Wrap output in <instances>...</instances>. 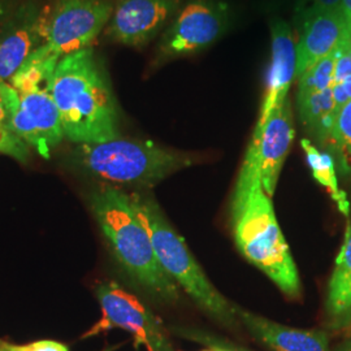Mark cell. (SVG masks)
I'll return each mask as SVG.
<instances>
[{"instance_id":"7402d4cb","label":"cell","mask_w":351,"mask_h":351,"mask_svg":"<svg viewBox=\"0 0 351 351\" xmlns=\"http://www.w3.org/2000/svg\"><path fill=\"white\" fill-rule=\"evenodd\" d=\"M20 106V95L14 88L0 82V137L11 136L13 132V119Z\"/></svg>"},{"instance_id":"603a6c76","label":"cell","mask_w":351,"mask_h":351,"mask_svg":"<svg viewBox=\"0 0 351 351\" xmlns=\"http://www.w3.org/2000/svg\"><path fill=\"white\" fill-rule=\"evenodd\" d=\"M342 0H297L295 4V20L298 25L307 17L316 13L341 11Z\"/></svg>"},{"instance_id":"8fae6325","label":"cell","mask_w":351,"mask_h":351,"mask_svg":"<svg viewBox=\"0 0 351 351\" xmlns=\"http://www.w3.org/2000/svg\"><path fill=\"white\" fill-rule=\"evenodd\" d=\"M180 4L181 0H117L106 34L116 43L142 47L160 33Z\"/></svg>"},{"instance_id":"83f0119b","label":"cell","mask_w":351,"mask_h":351,"mask_svg":"<svg viewBox=\"0 0 351 351\" xmlns=\"http://www.w3.org/2000/svg\"><path fill=\"white\" fill-rule=\"evenodd\" d=\"M335 351H351V339L341 342Z\"/></svg>"},{"instance_id":"4316f807","label":"cell","mask_w":351,"mask_h":351,"mask_svg":"<svg viewBox=\"0 0 351 351\" xmlns=\"http://www.w3.org/2000/svg\"><path fill=\"white\" fill-rule=\"evenodd\" d=\"M341 11L343 13V17L346 20V25H348L351 37V0H342Z\"/></svg>"},{"instance_id":"44dd1931","label":"cell","mask_w":351,"mask_h":351,"mask_svg":"<svg viewBox=\"0 0 351 351\" xmlns=\"http://www.w3.org/2000/svg\"><path fill=\"white\" fill-rule=\"evenodd\" d=\"M335 66L336 51L332 55L326 56V59L315 64L314 66H311L306 73L300 77L297 97L332 88Z\"/></svg>"},{"instance_id":"277c9868","label":"cell","mask_w":351,"mask_h":351,"mask_svg":"<svg viewBox=\"0 0 351 351\" xmlns=\"http://www.w3.org/2000/svg\"><path fill=\"white\" fill-rule=\"evenodd\" d=\"M130 201L141 223L150 234L156 258L167 275L182 289L203 313L229 329L241 324L236 304L215 288L185 241L165 219L159 204L141 193L130 194Z\"/></svg>"},{"instance_id":"4fadbf2b","label":"cell","mask_w":351,"mask_h":351,"mask_svg":"<svg viewBox=\"0 0 351 351\" xmlns=\"http://www.w3.org/2000/svg\"><path fill=\"white\" fill-rule=\"evenodd\" d=\"M297 43V75L301 77L315 64L326 59L350 37L342 11L316 13L301 24Z\"/></svg>"},{"instance_id":"484cf974","label":"cell","mask_w":351,"mask_h":351,"mask_svg":"<svg viewBox=\"0 0 351 351\" xmlns=\"http://www.w3.org/2000/svg\"><path fill=\"white\" fill-rule=\"evenodd\" d=\"M13 0H0V26L3 25L14 12Z\"/></svg>"},{"instance_id":"ac0fdd59","label":"cell","mask_w":351,"mask_h":351,"mask_svg":"<svg viewBox=\"0 0 351 351\" xmlns=\"http://www.w3.org/2000/svg\"><path fill=\"white\" fill-rule=\"evenodd\" d=\"M301 146L315 180L326 188L339 211L348 216L350 213V202L346 193L339 188L337 168L333 156L328 151L319 150V147L315 146L310 139H302Z\"/></svg>"},{"instance_id":"6da1fadb","label":"cell","mask_w":351,"mask_h":351,"mask_svg":"<svg viewBox=\"0 0 351 351\" xmlns=\"http://www.w3.org/2000/svg\"><path fill=\"white\" fill-rule=\"evenodd\" d=\"M50 93L66 138L80 145L119 138L111 85L91 47L59 60L51 77Z\"/></svg>"},{"instance_id":"30bf717a","label":"cell","mask_w":351,"mask_h":351,"mask_svg":"<svg viewBox=\"0 0 351 351\" xmlns=\"http://www.w3.org/2000/svg\"><path fill=\"white\" fill-rule=\"evenodd\" d=\"M47 23L45 10L29 0L0 26V82L11 81L26 59L46 43Z\"/></svg>"},{"instance_id":"3957f363","label":"cell","mask_w":351,"mask_h":351,"mask_svg":"<svg viewBox=\"0 0 351 351\" xmlns=\"http://www.w3.org/2000/svg\"><path fill=\"white\" fill-rule=\"evenodd\" d=\"M91 208L119 263L152 295L165 302L180 300V287L167 275L154 250L150 234L125 191L106 184L91 197Z\"/></svg>"},{"instance_id":"ba28073f","label":"cell","mask_w":351,"mask_h":351,"mask_svg":"<svg viewBox=\"0 0 351 351\" xmlns=\"http://www.w3.org/2000/svg\"><path fill=\"white\" fill-rule=\"evenodd\" d=\"M113 8L111 0H55L47 23V47L59 58L90 47L108 25Z\"/></svg>"},{"instance_id":"d4e9b609","label":"cell","mask_w":351,"mask_h":351,"mask_svg":"<svg viewBox=\"0 0 351 351\" xmlns=\"http://www.w3.org/2000/svg\"><path fill=\"white\" fill-rule=\"evenodd\" d=\"M3 346L5 351H69L64 345L55 341H38L34 343L23 345V346L3 343Z\"/></svg>"},{"instance_id":"d6986e66","label":"cell","mask_w":351,"mask_h":351,"mask_svg":"<svg viewBox=\"0 0 351 351\" xmlns=\"http://www.w3.org/2000/svg\"><path fill=\"white\" fill-rule=\"evenodd\" d=\"M343 176H351V101L339 108L326 145Z\"/></svg>"},{"instance_id":"5bb4252c","label":"cell","mask_w":351,"mask_h":351,"mask_svg":"<svg viewBox=\"0 0 351 351\" xmlns=\"http://www.w3.org/2000/svg\"><path fill=\"white\" fill-rule=\"evenodd\" d=\"M239 323L252 339L274 351H332L329 339L320 329H298L272 322L236 306Z\"/></svg>"},{"instance_id":"4dcf8cb0","label":"cell","mask_w":351,"mask_h":351,"mask_svg":"<svg viewBox=\"0 0 351 351\" xmlns=\"http://www.w3.org/2000/svg\"><path fill=\"white\" fill-rule=\"evenodd\" d=\"M349 339H351V329H350V337H349Z\"/></svg>"},{"instance_id":"2e32d148","label":"cell","mask_w":351,"mask_h":351,"mask_svg":"<svg viewBox=\"0 0 351 351\" xmlns=\"http://www.w3.org/2000/svg\"><path fill=\"white\" fill-rule=\"evenodd\" d=\"M326 310L333 329L351 326V226L328 285Z\"/></svg>"},{"instance_id":"5b68a950","label":"cell","mask_w":351,"mask_h":351,"mask_svg":"<svg viewBox=\"0 0 351 351\" xmlns=\"http://www.w3.org/2000/svg\"><path fill=\"white\" fill-rule=\"evenodd\" d=\"M73 159L84 172L111 184L154 186L194 164V158L150 141L116 138L81 143Z\"/></svg>"},{"instance_id":"f546056e","label":"cell","mask_w":351,"mask_h":351,"mask_svg":"<svg viewBox=\"0 0 351 351\" xmlns=\"http://www.w3.org/2000/svg\"><path fill=\"white\" fill-rule=\"evenodd\" d=\"M202 351H208V349H204V350H202Z\"/></svg>"},{"instance_id":"cb8c5ba5","label":"cell","mask_w":351,"mask_h":351,"mask_svg":"<svg viewBox=\"0 0 351 351\" xmlns=\"http://www.w3.org/2000/svg\"><path fill=\"white\" fill-rule=\"evenodd\" d=\"M181 333L182 337L193 339L195 342H199L202 345H206L208 351H242L232 348L229 343H226L223 341H219L213 336L203 333L201 330H195V329H177V333Z\"/></svg>"},{"instance_id":"9c48e42d","label":"cell","mask_w":351,"mask_h":351,"mask_svg":"<svg viewBox=\"0 0 351 351\" xmlns=\"http://www.w3.org/2000/svg\"><path fill=\"white\" fill-rule=\"evenodd\" d=\"M294 134L291 101L289 98L275 107L265 119H258L254 129L242 165L258 173L264 193L269 198L275 194Z\"/></svg>"},{"instance_id":"e0dca14e","label":"cell","mask_w":351,"mask_h":351,"mask_svg":"<svg viewBox=\"0 0 351 351\" xmlns=\"http://www.w3.org/2000/svg\"><path fill=\"white\" fill-rule=\"evenodd\" d=\"M302 123L323 146L333 125L337 106L332 88L297 97Z\"/></svg>"},{"instance_id":"9a60e30c","label":"cell","mask_w":351,"mask_h":351,"mask_svg":"<svg viewBox=\"0 0 351 351\" xmlns=\"http://www.w3.org/2000/svg\"><path fill=\"white\" fill-rule=\"evenodd\" d=\"M272 58L267 75V88L259 119H265L272 110L288 99L289 88L297 75V43L285 21L272 24Z\"/></svg>"},{"instance_id":"7a4b0ae2","label":"cell","mask_w":351,"mask_h":351,"mask_svg":"<svg viewBox=\"0 0 351 351\" xmlns=\"http://www.w3.org/2000/svg\"><path fill=\"white\" fill-rule=\"evenodd\" d=\"M230 223L239 252L290 298H300L301 278L277 223L274 203L259 180L239 178Z\"/></svg>"},{"instance_id":"8992f818","label":"cell","mask_w":351,"mask_h":351,"mask_svg":"<svg viewBox=\"0 0 351 351\" xmlns=\"http://www.w3.org/2000/svg\"><path fill=\"white\" fill-rule=\"evenodd\" d=\"M229 10L220 0H191L165 30L156 49L155 65L208 49L224 34Z\"/></svg>"},{"instance_id":"f1b7e54d","label":"cell","mask_w":351,"mask_h":351,"mask_svg":"<svg viewBox=\"0 0 351 351\" xmlns=\"http://www.w3.org/2000/svg\"><path fill=\"white\" fill-rule=\"evenodd\" d=\"M0 351H5V349H4V346H3V343L0 345Z\"/></svg>"},{"instance_id":"ffe728a7","label":"cell","mask_w":351,"mask_h":351,"mask_svg":"<svg viewBox=\"0 0 351 351\" xmlns=\"http://www.w3.org/2000/svg\"><path fill=\"white\" fill-rule=\"evenodd\" d=\"M332 93L337 111L351 101V37H348L336 50V66Z\"/></svg>"},{"instance_id":"52a82bcc","label":"cell","mask_w":351,"mask_h":351,"mask_svg":"<svg viewBox=\"0 0 351 351\" xmlns=\"http://www.w3.org/2000/svg\"><path fill=\"white\" fill-rule=\"evenodd\" d=\"M101 320L86 336H97L108 329L120 328L132 333L134 346L147 351H176L160 320L137 297L117 284H101L97 289Z\"/></svg>"},{"instance_id":"7c38bea8","label":"cell","mask_w":351,"mask_h":351,"mask_svg":"<svg viewBox=\"0 0 351 351\" xmlns=\"http://www.w3.org/2000/svg\"><path fill=\"white\" fill-rule=\"evenodd\" d=\"M13 132L43 158H49L64 137L60 113L50 88L20 94V106L13 119Z\"/></svg>"}]
</instances>
